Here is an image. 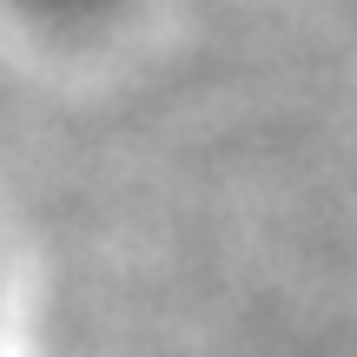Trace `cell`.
I'll return each mask as SVG.
<instances>
[{"label": "cell", "instance_id": "cell-1", "mask_svg": "<svg viewBox=\"0 0 357 357\" xmlns=\"http://www.w3.org/2000/svg\"><path fill=\"white\" fill-rule=\"evenodd\" d=\"M7 7H20L26 20H53V26H79L93 20V13H106L113 0H7Z\"/></svg>", "mask_w": 357, "mask_h": 357}]
</instances>
